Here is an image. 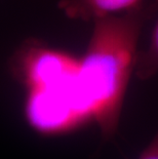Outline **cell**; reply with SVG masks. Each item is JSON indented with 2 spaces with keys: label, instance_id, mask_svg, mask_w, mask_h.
<instances>
[{
  "label": "cell",
  "instance_id": "cell-1",
  "mask_svg": "<svg viewBox=\"0 0 158 159\" xmlns=\"http://www.w3.org/2000/svg\"><path fill=\"white\" fill-rule=\"evenodd\" d=\"M153 7L143 3L121 15L95 20L88 45L79 60L74 81L77 99L107 140L117 131L127 84L136 67L138 42Z\"/></svg>",
  "mask_w": 158,
  "mask_h": 159
},
{
  "label": "cell",
  "instance_id": "cell-2",
  "mask_svg": "<svg viewBox=\"0 0 158 159\" xmlns=\"http://www.w3.org/2000/svg\"><path fill=\"white\" fill-rule=\"evenodd\" d=\"M19 57L16 72L30 89L69 83L75 78L79 61L40 46H30Z\"/></svg>",
  "mask_w": 158,
  "mask_h": 159
},
{
  "label": "cell",
  "instance_id": "cell-3",
  "mask_svg": "<svg viewBox=\"0 0 158 159\" xmlns=\"http://www.w3.org/2000/svg\"><path fill=\"white\" fill-rule=\"evenodd\" d=\"M143 3L144 0H62L59 6L70 19L93 22L107 16L132 11Z\"/></svg>",
  "mask_w": 158,
  "mask_h": 159
},
{
  "label": "cell",
  "instance_id": "cell-4",
  "mask_svg": "<svg viewBox=\"0 0 158 159\" xmlns=\"http://www.w3.org/2000/svg\"><path fill=\"white\" fill-rule=\"evenodd\" d=\"M158 11V0H154ZM134 73L141 80H147L158 73V15L147 49L138 52Z\"/></svg>",
  "mask_w": 158,
  "mask_h": 159
},
{
  "label": "cell",
  "instance_id": "cell-5",
  "mask_svg": "<svg viewBox=\"0 0 158 159\" xmlns=\"http://www.w3.org/2000/svg\"><path fill=\"white\" fill-rule=\"evenodd\" d=\"M138 159H158V133L144 149Z\"/></svg>",
  "mask_w": 158,
  "mask_h": 159
}]
</instances>
